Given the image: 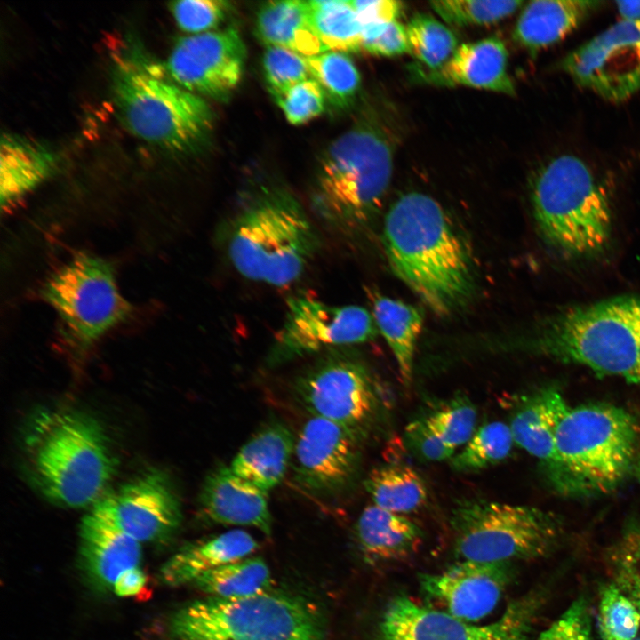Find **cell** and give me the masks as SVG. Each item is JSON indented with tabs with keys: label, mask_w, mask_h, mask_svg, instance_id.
Segmentation results:
<instances>
[{
	"label": "cell",
	"mask_w": 640,
	"mask_h": 640,
	"mask_svg": "<svg viewBox=\"0 0 640 640\" xmlns=\"http://www.w3.org/2000/svg\"><path fill=\"white\" fill-rule=\"evenodd\" d=\"M382 242L392 271L434 313L448 316L471 299L468 247L431 196L410 192L397 198L386 214Z\"/></svg>",
	"instance_id": "cell-1"
},
{
	"label": "cell",
	"mask_w": 640,
	"mask_h": 640,
	"mask_svg": "<svg viewBox=\"0 0 640 640\" xmlns=\"http://www.w3.org/2000/svg\"><path fill=\"white\" fill-rule=\"evenodd\" d=\"M296 481L308 491L332 494L352 479L357 464L356 434L312 416L300 428L293 450Z\"/></svg>",
	"instance_id": "cell-18"
},
{
	"label": "cell",
	"mask_w": 640,
	"mask_h": 640,
	"mask_svg": "<svg viewBox=\"0 0 640 640\" xmlns=\"http://www.w3.org/2000/svg\"><path fill=\"white\" fill-rule=\"evenodd\" d=\"M574 81L620 102L640 90V21L621 20L564 60Z\"/></svg>",
	"instance_id": "cell-14"
},
{
	"label": "cell",
	"mask_w": 640,
	"mask_h": 640,
	"mask_svg": "<svg viewBox=\"0 0 640 640\" xmlns=\"http://www.w3.org/2000/svg\"><path fill=\"white\" fill-rule=\"evenodd\" d=\"M356 537L364 556L371 562L408 558L421 542V529L404 515L375 505L366 507L356 523Z\"/></svg>",
	"instance_id": "cell-28"
},
{
	"label": "cell",
	"mask_w": 640,
	"mask_h": 640,
	"mask_svg": "<svg viewBox=\"0 0 640 640\" xmlns=\"http://www.w3.org/2000/svg\"><path fill=\"white\" fill-rule=\"evenodd\" d=\"M320 239L300 202L280 189L262 191L235 215L226 248L247 279L275 286L296 282L318 252Z\"/></svg>",
	"instance_id": "cell-4"
},
{
	"label": "cell",
	"mask_w": 640,
	"mask_h": 640,
	"mask_svg": "<svg viewBox=\"0 0 640 640\" xmlns=\"http://www.w3.org/2000/svg\"><path fill=\"white\" fill-rule=\"evenodd\" d=\"M230 8L229 3L222 0H180L169 3V9L178 27L194 35L218 28L225 20Z\"/></svg>",
	"instance_id": "cell-41"
},
{
	"label": "cell",
	"mask_w": 640,
	"mask_h": 640,
	"mask_svg": "<svg viewBox=\"0 0 640 640\" xmlns=\"http://www.w3.org/2000/svg\"><path fill=\"white\" fill-rule=\"evenodd\" d=\"M392 112L370 109L323 153L313 193L322 221L340 232L368 224L392 177L398 130Z\"/></svg>",
	"instance_id": "cell-2"
},
{
	"label": "cell",
	"mask_w": 640,
	"mask_h": 640,
	"mask_svg": "<svg viewBox=\"0 0 640 640\" xmlns=\"http://www.w3.org/2000/svg\"><path fill=\"white\" fill-rule=\"evenodd\" d=\"M451 526L461 560L488 563L540 557L553 548L559 533L554 516L540 508L482 499L458 502Z\"/></svg>",
	"instance_id": "cell-10"
},
{
	"label": "cell",
	"mask_w": 640,
	"mask_h": 640,
	"mask_svg": "<svg viewBox=\"0 0 640 640\" xmlns=\"http://www.w3.org/2000/svg\"><path fill=\"white\" fill-rule=\"evenodd\" d=\"M295 437L282 423H271L250 438L234 457L230 469L268 492L280 484L293 455Z\"/></svg>",
	"instance_id": "cell-25"
},
{
	"label": "cell",
	"mask_w": 640,
	"mask_h": 640,
	"mask_svg": "<svg viewBox=\"0 0 640 640\" xmlns=\"http://www.w3.org/2000/svg\"><path fill=\"white\" fill-rule=\"evenodd\" d=\"M510 576L509 564L461 560L440 572L420 574L419 584L436 609L469 622L494 610Z\"/></svg>",
	"instance_id": "cell-19"
},
{
	"label": "cell",
	"mask_w": 640,
	"mask_h": 640,
	"mask_svg": "<svg viewBox=\"0 0 640 640\" xmlns=\"http://www.w3.org/2000/svg\"><path fill=\"white\" fill-rule=\"evenodd\" d=\"M22 452L27 475L37 491L70 508L95 505L116 469L101 425L71 409L36 412L25 428Z\"/></svg>",
	"instance_id": "cell-3"
},
{
	"label": "cell",
	"mask_w": 640,
	"mask_h": 640,
	"mask_svg": "<svg viewBox=\"0 0 640 640\" xmlns=\"http://www.w3.org/2000/svg\"><path fill=\"white\" fill-rule=\"evenodd\" d=\"M348 2L362 27L397 20L403 10L402 3L395 0H352Z\"/></svg>",
	"instance_id": "cell-46"
},
{
	"label": "cell",
	"mask_w": 640,
	"mask_h": 640,
	"mask_svg": "<svg viewBox=\"0 0 640 640\" xmlns=\"http://www.w3.org/2000/svg\"><path fill=\"white\" fill-rule=\"evenodd\" d=\"M55 164L56 156L44 145L21 136L4 134L0 146L2 208H10L40 185Z\"/></svg>",
	"instance_id": "cell-27"
},
{
	"label": "cell",
	"mask_w": 640,
	"mask_h": 640,
	"mask_svg": "<svg viewBox=\"0 0 640 640\" xmlns=\"http://www.w3.org/2000/svg\"><path fill=\"white\" fill-rule=\"evenodd\" d=\"M245 60L246 47L239 32L228 28L179 38L166 68L182 88L201 97L222 100L241 81Z\"/></svg>",
	"instance_id": "cell-16"
},
{
	"label": "cell",
	"mask_w": 640,
	"mask_h": 640,
	"mask_svg": "<svg viewBox=\"0 0 640 640\" xmlns=\"http://www.w3.org/2000/svg\"><path fill=\"white\" fill-rule=\"evenodd\" d=\"M362 50L381 57L409 52L405 26L397 20L363 26Z\"/></svg>",
	"instance_id": "cell-43"
},
{
	"label": "cell",
	"mask_w": 640,
	"mask_h": 640,
	"mask_svg": "<svg viewBox=\"0 0 640 640\" xmlns=\"http://www.w3.org/2000/svg\"><path fill=\"white\" fill-rule=\"evenodd\" d=\"M629 587L632 592L633 603L640 612V576L637 574L630 575Z\"/></svg>",
	"instance_id": "cell-49"
},
{
	"label": "cell",
	"mask_w": 640,
	"mask_h": 640,
	"mask_svg": "<svg viewBox=\"0 0 640 640\" xmlns=\"http://www.w3.org/2000/svg\"><path fill=\"white\" fill-rule=\"evenodd\" d=\"M373 505L404 515L424 506L428 489L423 478L412 468L389 464L373 468L364 480Z\"/></svg>",
	"instance_id": "cell-31"
},
{
	"label": "cell",
	"mask_w": 640,
	"mask_h": 640,
	"mask_svg": "<svg viewBox=\"0 0 640 640\" xmlns=\"http://www.w3.org/2000/svg\"><path fill=\"white\" fill-rule=\"evenodd\" d=\"M598 623L603 640H633L640 626V612L614 585L601 595Z\"/></svg>",
	"instance_id": "cell-38"
},
{
	"label": "cell",
	"mask_w": 640,
	"mask_h": 640,
	"mask_svg": "<svg viewBox=\"0 0 640 640\" xmlns=\"http://www.w3.org/2000/svg\"><path fill=\"white\" fill-rule=\"evenodd\" d=\"M272 575L260 557H244L200 576L193 584L208 596L240 598L271 590Z\"/></svg>",
	"instance_id": "cell-32"
},
{
	"label": "cell",
	"mask_w": 640,
	"mask_h": 640,
	"mask_svg": "<svg viewBox=\"0 0 640 640\" xmlns=\"http://www.w3.org/2000/svg\"><path fill=\"white\" fill-rule=\"evenodd\" d=\"M515 442L509 425L492 421L476 430L463 448L451 458L458 472H474L497 465L510 454Z\"/></svg>",
	"instance_id": "cell-36"
},
{
	"label": "cell",
	"mask_w": 640,
	"mask_h": 640,
	"mask_svg": "<svg viewBox=\"0 0 640 640\" xmlns=\"http://www.w3.org/2000/svg\"><path fill=\"white\" fill-rule=\"evenodd\" d=\"M639 543H640V540H639Z\"/></svg>",
	"instance_id": "cell-51"
},
{
	"label": "cell",
	"mask_w": 640,
	"mask_h": 640,
	"mask_svg": "<svg viewBox=\"0 0 640 640\" xmlns=\"http://www.w3.org/2000/svg\"><path fill=\"white\" fill-rule=\"evenodd\" d=\"M312 27L326 51L362 50V25L344 0L307 1Z\"/></svg>",
	"instance_id": "cell-33"
},
{
	"label": "cell",
	"mask_w": 640,
	"mask_h": 640,
	"mask_svg": "<svg viewBox=\"0 0 640 640\" xmlns=\"http://www.w3.org/2000/svg\"><path fill=\"white\" fill-rule=\"evenodd\" d=\"M508 51L497 37L462 44L439 68L429 70L420 64L411 68L412 77L435 86H468L515 95L508 72Z\"/></svg>",
	"instance_id": "cell-20"
},
{
	"label": "cell",
	"mask_w": 640,
	"mask_h": 640,
	"mask_svg": "<svg viewBox=\"0 0 640 640\" xmlns=\"http://www.w3.org/2000/svg\"><path fill=\"white\" fill-rule=\"evenodd\" d=\"M274 100L291 124L301 125L324 111L326 97L320 84L309 78Z\"/></svg>",
	"instance_id": "cell-42"
},
{
	"label": "cell",
	"mask_w": 640,
	"mask_h": 640,
	"mask_svg": "<svg viewBox=\"0 0 640 640\" xmlns=\"http://www.w3.org/2000/svg\"><path fill=\"white\" fill-rule=\"evenodd\" d=\"M113 92L124 124L148 143L192 152L212 131L213 115L208 103L150 68L120 61L114 68Z\"/></svg>",
	"instance_id": "cell-9"
},
{
	"label": "cell",
	"mask_w": 640,
	"mask_h": 640,
	"mask_svg": "<svg viewBox=\"0 0 640 640\" xmlns=\"http://www.w3.org/2000/svg\"><path fill=\"white\" fill-rule=\"evenodd\" d=\"M93 508L140 543L165 540L182 519L179 499L159 472L145 473L105 494Z\"/></svg>",
	"instance_id": "cell-17"
},
{
	"label": "cell",
	"mask_w": 640,
	"mask_h": 640,
	"mask_svg": "<svg viewBox=\"0 0 640 640\" xmlns=\"http://www.w3.org/2000/svg\"><path fill=\"white\" fill-rule=\"evenodd\" d=\"M306 60L311 77L334 107L343 108L353 104L360 90L361 76L347 53L327 51Z\"/></svg>",
	"instance_id": "cell-34"
},
{
	"label": "cell",
	"mask_w": 640,
	"mask_h": 640,
	"mask_svg": "<svg viewBox=\"0 0 640 640\" xmlns=\"http://www.w3.org/2000/svg\"><path fill=\"white\" fill-rule=\"evenodd\" d=\"M531 198L541 236L560 252L590 257L608 244L609 199L580 158L561 155L542 165L534 176Z\"/></svg>",
	"instance_id": "cell-6"
},
{
	"label": "cell",
	"mask_w": 640,
	"mask_h": 640,
	"mask_svg": "<svg viewBox=\"0 0 640 640\" xmlns=\"http://www.w3.org/2000/svg\"><path fill=\"white\" fill-rule=\"evenodd\" d=\"M528 348L596 374L640 384V296L570 308L546 320Z\"/></svg>",
	"instance_id": "cell-5"
},
{
	"label": "cell",
	"mask_w": 640,
	"mask_h": 640,
	"mask_svg": "<svg viewBox=\"0 0 640 640\" xmlns=\"http://www.w3.org/2000/svg\"><path fill=\"white\" fill-rule=\"evenodd\" d=\"M600 2L591 0H536L521 12L514 39L532 52L552 45L574 30Z\"/></svg>",
	"instance_id": "cell-26"
},
{
	"label": "cell",
	"mask_w": 640,
	"mask_h": 640,
	"mask_svg": "<svg viewBox=\"0 0 640 640\" xmlns=\"http://www.w3.org/2000/svg\"><path fill=\"white\" fill-rule=\"evenodd\" d=\"M379 333L373 316L356 305L335 306L306 294L287 300L284 324L268 356L271 364L323 349L364 343Z\"/></svg>",
	"instance_id": "cell-12"
},
{
	"label": "cell",
	"mask_w": 640,
	"mask_h": 640,
	"mask_svg": "<svg viewBox=\"0 0 640 640\" xmlns=\"http://www.w3.org/2000/svg\"><path fill=\"white\" fill-rule=\"evenodd\" d=\"M405 28L409 53L427 69L442 67L458 48L455 34L428 13L414 14Z\"/></svg>",
	"instance_id": "cell-35"
},
{
	"label": "cell",
	"mask_w": 640,
	"mask_h": 640,
	"mask_svg": "<svg viewBox=\"0 0 640 640\" xmlns=\"http://www.w3.org/2000/svg\"><path fill=\"white\" fill-rule=\"evenodd\" d=\"M425 419L437 436L454 450L464 446L476 430V408L462 397L446 403Z\"/></svg>",
	"instance_id": "cell-39"
},
{
	"label": "cell",
	"mask_w": 640,
	"mask_h": 640,
	"mask_svg": "<svg viewBox=\"0 0 640 640\" xmlns=\"http://www.w3.org/2000/svg\"><path fill=\"white\" fill-rule=\"evenodd\" d=\"M524 2L517 0H441L431 8L447 24L457 27L488 25L514 13Z\"/></svg>",
	"instance_id": "cell-37"
},
{
	"label": "cell",
	"mask_w": 640,
	"mask_h": 640,
	"mask_svg": "<svg viewBox=\"0 0 640 640\" xmlns=\"http://www.w3.org/2000/svg\"><path fill=\"white\" fill-rule=\"evenodd\" d=\"M616 4L622 20L640 21V1H618Z\"/></svg>",
	"instance_id": "cell-48"
},
{
	"label": "cell",
	"mask_w": 640,
	"mask_h": 640,
	"mask_svg": "<svg viewBox=\"0 0 640 640\" xmlns=\"http://www.w3.org/2000/svg\"><path fill=\"white\" fill-rule=\"evenodd\" d=\"M255 34L266 46H279L306 58L327 52L310 20L307 1L264 3L258 10Z\"/></svg>",
	"instance_id": "cell-29"
},
{
	"label": "cell",
	"mask_w": 640,
	"mask_h": 640,
	"mask_svg": "<svg viewBox=\"0 0 640 640\" xmlns=\"http://www.w3.org/2000/svg\"><path fill=\"white\" fill-rule=\"evenodd\" d=\"M141 555V543L92 507L80 524L79 556L94 585L112 590L121 573L140 566Z\"/></svg>",
	"instance_id": "cell-21"
},
{
	"label": "cell",
	"mask_w": 640,
	"mask_h": 640,
	"mask_svg": "<svg viewBox=\"0 0 640 640\" xmlns=\"http://www.w3.org/2000/svg\"><path fill=\"white\" fill-rule=\"evenodd\" d=\"M199 509L212 522L252 526L271 534L268 492L240 477L229 467L220 466L207 475L199 494Z\"/></svg>",
	"instance_id": "cell-22"
},
{
	"label": "cell",
	"mask_w": 640,
	"mask_h": 640,
	"mask_svg": "<svg viewBox=\"0 0 640 640\" xmlns=\"http://www.w3.org/2000/svg\"><path fill=\"white\" fill-rule=\"evenodd\" d=\"M535 605L533 599L519 600L498 620L477 625L400 595L386 607L377 640H525Z\"/></svg>",
	"instance_id": "cell-13"
},
{
	"label": "cell",
	"mask_w": 640,
	"mask_h": 640,
	"mask_svg": "<svg viewBox=\"0 0 640 640\" xmlns=\"http://www.w3.org/2000/svg\"><path fill=\"white\" fill-rule=\"evenodd\" d=\"M262 68L267 88L273 99L312 78L306 57L279 46H267Z\"/></svg>",
	"instance_id": "cell-40"
},
{
	"label": "cell",
	"mask_w": 640,
	"mask_h": 640,
	"mask_svg": "<svg viewBox=\"0 0 640 640\" xmlns=\"http://www.w3.org/2000/svg\"><path fill=\"white\" fill-rule=\"evenodd\" d=\"M296 392L312 416L358 434L372 420L377 395L366 370L338 356L322 359L297 381Z\"/></svg>",
	"instance_id": "cell-15"
},
{
	"label": "cell",
	"mask_w": 640,
	"mask_h": 640,
	"mask_svg": "<svg viewBox=\"0 0 640 640\" xmlns=\"http://www.w3.org/2000/svg\"><path fill=\"white\" fill-rule=\"evenodd\" d=\"M638 471H639V476H640V460H639V468H638Z\"/></svg>",
	"instance_id": "cell-50"
},
{
	"label": "cell",
	"mask_w": 640,
	"mask_h": 640,
	"mask_svg": "<svg viewBox=\"0 0 640 640\" xmlns=\"http://www.w3.org/2000/svg\"><path fill=\"white\" fill-rule=\"evenodd\" d=\"M372 305L378 331L392 350L403 383L409 386L416 343L422 329V314L412 305L377 293L372 297Z\"/></svg>",
	"instance_id": "cell-30"
},
{
	"label": "cell",
	"mask_w": 640,
	"mask_h": 640,
	"mask_svg": "<svg viewBox=\"0 0 640 640\" xmlns=\"http://www.w3.org/2000/svg\"><path fill=\"white\" fill-rule=\"evenodd\" d=\"M404 436L412 452L428 461L436 462L451 459L455 452L437 436L425 418L408 424Z\"/></svg>",
	"instance_id": "cell-44"
},
{
	"label": "cell",
	"mask_w": 640,
	"mask_h": 640,
	"mask_svg": "<svg viewBox=\"0 0 640 640\" xmlns=\"http://www.w3.org/2000/svg\"><path fill=\"white\" fill-rule=\"evenodd\" d=\"M170 632L172 640H323L324 625L306 600L269 590L194 601L173 614Z\"/></svg>",
	"instance_id": "cell-7"
},
{
	"label": "cell",
	"mask_w": 640,
	"mask_h": 640,
	"mask_svg": "<svg viewBox=\"0 0 640 640\" xmlns=\"http://www.w3.org/2000/svg\"><path fill=\"white\" fill-rule=\"evenodd\" d=\"M636 419L608 404L570 408L556 436L559 485L572 491L604 493L631 468L637 440Z\"/></svg>",
	"instance_id": "cell-8"
},
{
	"label": "cell",
	"mask_w": 640,
	"mask_h": 640,
	"mask_svg": "<svg viewBox=\"0 0 640 640\" xmlns=\"http://www.w3.org/2000/svg\"><path fill=\"white\" fill-rule=\"evenodd\" d=\"M42 299L56 312L67 343L84 350L131 315L113 265L106 259L79 252L52 272L40 289Z\"/></svg>",
	"instance_id": "cell-11"
},
{
	"label": "cell",
	"mask_w": 640,
	"mask_h": 640,
	"mask_svg": "<svg viewBox=\"0 0 640 640\" xmlns=\"http://www.w3.org/2000/svg\"><path fill=\"white\" fill-rule=\"evenodd\" d=\"M257 548L247 532L231 530L183 548L164 563L160 576L171 587L194 583L205 572L247 557Z\"/></svg>",
	"instance_id": "cell-23"
},
{
	"label": "cell",
	"mask_w": 640,
	"mask_h": 640,
	"mask_svg": "<svg viewBox=\"0 0 640 640\" xmlns=\"http://www.w3.org/2000/svg\"><path fill=\"white\" fill-rule=\"evenodd\" d=\"M148 576L140 567L126 570L115 581L112 590L120 597H137L145 591Z\"/></svg>",
	"instance_id": "cell-47"
},
{
	"label": "cell",
	"mask_w": 640,
	"mask_h": 640,
	"mask_svg": "<svg viewBox=\"0 0 640 640\" xmlns=\"http://www.w3.org/2000/svg\"><path fill=\"white\" fill-rule=\"evenodd\" d=\"M570 408L559 392L548 389L521 406L509 424L515 444L544 462L555 479L556 432Z\"/></svg>",
	"instance_id": "cell-24"
},
{
	"label": "cell",
	"mask_w": 640,
	"mask_h": 640,
	"mask_svg": "<svg viewBox=\"0 0 640 640\" xmlns=\"http://www.w3.org/2000/svg\"><path fill=\"white\" fill-rule=\"evenodd\" d=\"M537 640H589V622L583 603L572 604Z\"/></svg>",
	"instance_id": "cell-45"
}]
</instances>
